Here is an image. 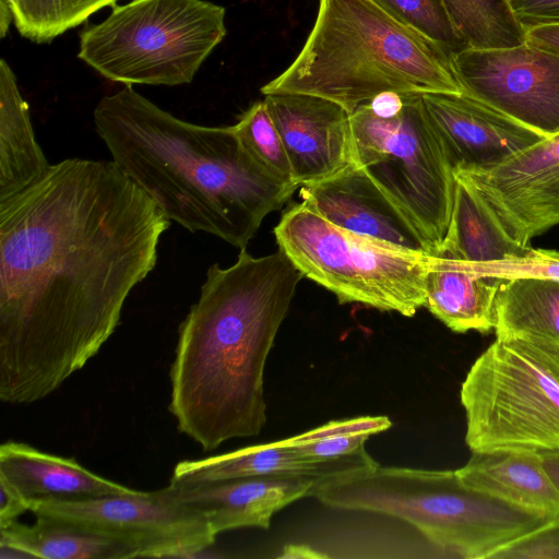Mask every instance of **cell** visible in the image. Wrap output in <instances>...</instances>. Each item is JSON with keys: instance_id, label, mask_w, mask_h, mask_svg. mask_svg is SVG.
Returning a JSON list of instances; mask_svg holds the SVG:
<instances>
[{"instance_id": "cell-1", "label": "cell", "mask_w": 559, "mask_h": 559, "mask_svg": "<svg viewBox=\"0 0 559 559\" xmlns=\"http://www.w3.org/2000/svg\"><path fill=\"white\" fill-rule=\"evenodd\" d=\"M169 227L111 160L63 159L0 201L2 402L43 400L99 352Z\"/></svg>"}, {"instance_id": "cell-2", "label": "cell", "mask_w": 559, "mask_h": 559, "mask_svg": "<svg viewBox=\"0 0 559 559\" xmlns=\"http://www.w3.org/2000/svg\"><path fill=\"white\" fill-rule=\"evenodd\" d=\"M304 275L278 249L206 271L179 325L168 409L179 432L212 451L258 436L266 423L267 356Z\"/></svg>"}, {"instance_id": "cell-3", "label": "cell", "mask_w": 559, "mask_h": 559, "mask_svg": "<svg viewBox=\"0 0 559 559\" xmlns=\"http://www.w3.org/2000/svg\"><path fill=\"white\" fill-rule=\"evenodd\" d=\"M93 118L111 162L190 233L247 248L298 188L263 166L233 126L185 121L131 85L103 96Z\"/></svg>"}, {"instance_id": "cell-4", "label": "cell", "mask_w": 559, "mask_h": 559, "mask_svg": "<svg viewBox=\"0 0 559 559\" xmlns=\"http://www.w3.org/2000/svg\"><path fill=\"white\" fill-rule=\"evenodd\" d=\"M260 91L323 97L349 114L384 92L463 93L451 51L376 0H319L300 51Z\"/></svg>"}, {"instance_id": "cell-5", "label": "cell", "mask_w": 559, "mask_h": 559, "mask_svg": "<svg viewBox=\"0 0 559 559\" xmlns=\"http://www.w3.org/2000/svg\"><path fill=\"white\" fill-rule=\"evenodd\" d=\"M312 497L331 508L399 518L441 550L465 559H487L552 519L475 490L455 471L379 463L320 481Z\"/></svg>"}, {"instance_id": "cell-6", "label": "cell", "mask_w": 559, "mask_h": 559, "mask_svg": "<svg viewBox=\"0 0 559 559\" xmlns=\"http://www.w3.org/2000/svg\"><path fill=\"white\" fill-rule=\"evenodd\" d=\"M460 400L472 452L559 451V343L496 336L466 373Z\"/></svg>"}, {"instance_id": "cell-7", "label": "cell", "mask_w": 559, "mask_h": 559, "mask_svg": "<svg viewBox=\"0 0 559 559\" xmlns=\"http://www.w3.org/2000/svg\"><path fill=\"white\" fill-rule=\"evenodd\" d=\"M225 16L206 0H131L81 32L78 57L124 85L187 84L225 38Z\"/></svg>"}, {"instance_id": "cell-8", "label": "cell", "mask_w": 559, "mask_h": 559, "mask_svg": "<svg viewBox=\"0 0 559 559\" xmlns=\"http://www.w3.org/2000/svg\"><path fill=\"white\" fill-rule=\"evenodd\" d=\"M274 235L278 249L304 277L332 292L340 304L404 317L425 307L426 278L435 255L335 226L304 202L283 212Z\"/></svg>"}, {"instance_id": "cell-9", "label": "cell", "mask_w": 559, "mask_h": 559, "mask_svg": "<svg viewBox=\"0 0 559 559\" xmlns=\"http://www.w3.org/2000/svg\"><path fill=\"white\" fill-rule=\"evenodd\" d=\"M349 116L353 160L409 217L437 255L450 224L455 176L423 95L407 94L393 117L376 116L364 104Z\"/></svg>"}, {"instance_id": "cell-10", "label": "cell", "mask_w": 559, "mask_h": 559, "mask_svg": "<svg viewBox=\"0 0 559 559\" xmlns=\"http://www.w3.org/2000/svg\"><path fill=\"white\" fill-rule=\"evenodd\" d=\"M28 508L45 516L120 542L135 558L194 557L216 535L198 513L158 490L81 500H33Z\"/></svg>"}, {"instance_id": "cell-11", "label": "cell", "mask_w": 559, "mask_h": 559, "mask_svg": "<svg viewBox=\"0 0 559 559\" xmlns=\"http://www.w3.org/2000/svg\"><path fill=\"white\" fill-rule=\"evenodd\" d=\"M451 62L463 93L548 138L559 133V55L522 44L462 48Z\"/></svg>"}, {"instance_id": "cell-12", "label": "cell", "mask_w": 559, "mask_h": 559, "mask_svg": "<svg viewBox=\"0 0 559 559\" xmlns=\"http://www.w3.org/2000/svg\"><path fill=\"white\" fill-rule=\"evenodd\" d=\"M454 176L467 182L504 230L524 246L559 225V133L492 169Z\"/></svg>"}, {"instance_id": "cell-13", "label": "cell", "mask_w": 559, "mask_h": 559, "mask_svg": "<svg viewBox=\"0 0 559 559\" xmlns=\"http://www.w3.org/2000/svg\"><path fill=\"white\" fill-rule=\"evenodd\" d=\"M423 100L454 174L492 169L545 138L465 93L424 94Z\"/></svg>"}, {"instance_id": "cell-14", "label": "cell", "mask_w": 559, "mask_h": 559, "mask_svg": "<svg viewBox=\"0 0 559 559\" xmlns=\"http://www.w3.org/2000/svg\"><path fill=\"white\" fill-rule=\"evenodd\" d=\"M264 102L280 132L294 182L314 183L353 163L349 112L307 94H267Z\"/></svg>"}, {"instance_id": "cell-15", "label": "cell", "mask_w": 559, "mask_h": 559, "mask_svg": "<svg viewBox=\"0 0 559 559\" xmlns=\"http://www.w3.org/2000/svg\"><path fill=\"white\" fill-rule=\"evenodd\" d=\"M300 197L335 226L432 255L416 225L355 162L325 179L301 186Z\"/></svg>"}, {"instance_id": "cell-16", "label": "cell", "mask_w": 559, "mask_h": 559, "mask_svg": "<svg viewBox=\"0 0 559 559\" xmlns=\"http://www.w3.org/2000/svg\"><path fill=\"white\" fill-rule=\"evenodd\" d=\"M320 481L301 475H265L203 483H173L160 495L201 515L214 534L269 528L272 516L289 503L312 497Z\"/></svg>"}, {"instance_id": "cell-17", "label": "cell", "mask_w": 559, "mask_h": 559, "mask_svg": "<svg viewBox=\"0 0 559 559\" xmlns=\"http://www.w3.org/2000/svg\"><path fill=\"white\" fill-rule=\"evenodd\" d=\"M378 464L365 450L341 459L313 460L298 453L290 438L249 445L175 466L170 481L203 483L265 475H301L319 481Z\"/></svg>"}, {"instance_id": "cell-18", "label": "cell", "mask_w": 559, "mask_h": 559, "mask_svg": "<svg viewBox=\"0 0 559 559\" xmlns=\"http://www.w3.org/2000/svg\"><path fill=\"white\" fill-rule=\"evenodd\" d=\"M0 479L28 502L127 496L140 491L104 478L73 459L16 441L0 445Z\"/></svg>"}, {"instance_id": "cell-19", "label": "cell", "mask_w": 559, "mask_h": 559, "mask_svg": "<svg viewBox=\"0 0 559 559\" xmlns=\"http://www.w3.org/2000/svg\"><path fill=\"white\" fill-rule=\"evenodd\" d=\"M468 487L518 508L546 516L559 515V490L548 476L542 454L531 451L472 452L455 469Z\"/></svg>"}, {"instance_id": "cell-20", "label": "cell", "mask_w": 559, "mask_h": 559, "mask_svg": "<svg viewBox=\"0 0 559 559\" xmlns=\"http://www.w3.org/2000/svg\"><path fill=\"white\" fill-rule=\"evenodd\" d=\"M501 281L479 276L465 261L433 258L426 278L425 307L456 333L493 330V304Z\"/></svg>"}, {"instance_id": "cell-21", "label": "cell", "mask_w": 559, "mask_h": 559, "mask_svg": "<svg viewBox=\"0 0 559 559\" xmlns=\"http://www.w3.org/2000/svg\"><path fill=\"white\" fill-rule=\"evenodd\" d=\"M10 64L0 60V201L39 181L49 170Z\"/></svg>"}, {"instance_id": "cell-22", "label": "cell", "mask_w": 559, "mask_h": 559, "mask_svg": "<svg viewBox=\"0 0 559 559\" xmlns=\"http://www.w3.org/2000/svg\"><path fill=\"white\" fill-rule=\"evenodd\" d=\"M528 249L504 230L467 182L455 177L450 224L436 257L491 262L521 255Z\"/></svg>"}, {"instance_id": "cell-23", "label": "cell", "mask_w": 559, "mask_h": 559, "mask_svg": "<svg viewBox=\"0 0 559 559\" xmlns=\"http://www.w3.org/2000/svg\"><path fill=\"white\" fill-rule=\"evenodd\" d=\"M35 518L32 525L16 520L0 526V548L43 559L135 558L134 550L120 542L45 516Z\"/></svg>"}, {"instance_id": "cell-24", "label": "cell", "mask_w": 559, "mask_h": 559, "mask_svg": "<svg viewBox=\"0 0 559 559\" xmlns=\"http://www.w3.org/2000/svg\"><path fill=\"white\" fill-rule=\"evenodd\" d=\"M493 331L496 336L531 335L559 343V280L501 281Z\"/></svg>"}, {"instance_id": "cell-25", "label": "cell", "mask_w": 559, "mask_h": 559, "mask_svg": "<svg viewBox=\"0 0 559 559\" xmlns=\"http://www.w3.org/2000/svg\"><path fill=\"white\" fill-rule=\"evenodd\" d=\"M464 48L491 49L525 41L507 0H441Z\"/></svg>"}, {"instance_id": "cell-26", "label": "cell", "mask_w": 559, "mask_h": 559, "mask_svg": "<svg viewBox=\"0 0 559 559\" xmlns=\"http://www.w3.org/2000/svg\"><path fill=\"white\" fill-rule=\"evenodd\" d=\"M20 35L28 40L49 43L68 29L84 23L118 0H4Z\"/></svg>"}, {"instance_id": "cell-27", "label": "cell", "mask_w": 559, "mask_h": 559, "mask_svg": "<svg viewBox=\"0 0 559 559\" xmlns=\"http://www.w3.org/2000/svg\"><path fill=\"white\" fill-rule=\"evenodd\" d=\"M391 426L392 421L386 416H360L331 420L290 437V440L296 451L306 457L333 460L365 450V443L372 435Z\"/></svg>"}, {"instance_id": "cell-28", "label": "cell", "mask_w": 559, "mask_h": 559, "mask_svg": "<svg viewBox=\"0 0 559 559\" xmlns=\"http://www.w3.org/2000/svg\"><path fill=\"white\" fill-rule=\"evenodd\" d=\"M233 128L245 146L275 177L297 186L282 138L264 99L253 103Z\"/></svg>"}, {"instance_id": "cell-29", "label": "cell", "mask_w": 559, "mask_h": 559, "mask_svg": "<svg viewBox=\"0 0 559 559\" xmlns=\"http://www.w3.org/2000/svg\"><path fill=\"white\" fill-rule=\"evenodd\" d=\"M396 19L454 52L464 48L441 0H376Z\"/></svg>"}, {"instance_id": "cell-30", "label": "cell", "mask_w": 559, "mask_h": 559, "mask_svg": "<svg viewBox=\"0 0 559 559\" xmlns=\"http://www.w3.org/2000/svg\"><path fill=\"white\" fill-rule=\"evenodd\" d=\"M479 276L511 281L516 278L559 280V251L531 248L521 255L491 262H466Z\"/></svg>"}, {"instance_id": "cell-31", "label": "cell", "mask_w": 559, "mask_h": 559, "mask_svg": "<svg viewBox=\"0 0 559 559\" xmlns=\"http://www.w3.org/2000/svg\"><path fill=\"white\" fill-rule=\"evenodd\" d=\"M487 559H559V515L503 545Z\"/></svg>"}, {"instance_id": "cell-32", "label": "cell", "mask_w": 559, "mask_h": 559, "mask_svg": "<svg viewBox=\"0 0 559 559\" xmlns=\"http://www.w3.org/2000/svg\"><path fill=\"white\" fill-rule=\"evenodd\" d=\"M524 29L548 23H559V0H507Z\"/></svg>"}, {"instance_id": "cell-33", "label": "cell", "mask_w": 559, "mask_h": 559, "mask_svg": "<svg viewBox=\"0 0 559 559\" xmlns=\"http://www.w3.org/2000/svg\"><path fill=\"white\" fill-rule=\"evenodd\" d=\"M26 511H29L28 501L7 481L0 479V526L16 521Z\"/></svg>"}, {"instance_id": "cell-34", "label": "cell", "mask_w": 559, "mask_h": 559, "mask_svg": "<svg viewBox=\"0 0 559 559\" xmlns=\"http://www.w3.org/2000/svg\"><path fill=\"white\" fill-rule=\"evenodd\" d=\"M525 40L559 55V23H548L525 29Z\"/></svg>"}, {"instance_id": "cell-35", "label": "cell", "mask_w": 559, "mask_h": 559, "mask_svg": "<svg viewBox=\"0 0 559 559\" xmlns=\"http://www.w3.org/2000/svg\"><path fill=\"white\" fill-rule=\"evenodd\" d=\"M326 555L317 551L316 549L306 546V545H288L283 549L280 558H301V559H312V558H324Z\"/></svg>"}, {"instance_id": "cell-36", "label": "cell", "mask_w": 559, "mask_h": 559, "mask_svg": "<svg viewBox=\"0 0 559 559\" xmlns=\"http://www.w3.org/2000/svg\"><path fill=\"white\" fill-rule=\"evenodd\" d=\"M543 465L552 480L556 488L559 490V451L540 453Z\"/></svg>"}, {"instance_id": "cell-37", "label": "cell", "mask_w": 559, "mask_h": 559, "mask_svg": "<svg viewBox=\"0 0 559 559\" xmlns=\"http://www.w3.org/2000/svg\"><path fill=\"white\" fill-rule=\"evenodd\" d=\"M13 21V16L8 3L0 0V37L4 38L9 29V24Z\"/></svg>"}]
</instances>
